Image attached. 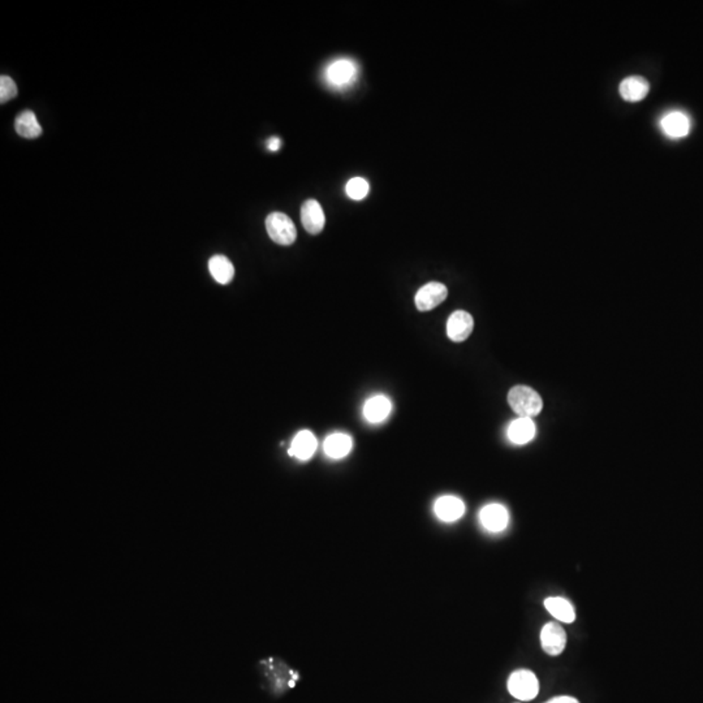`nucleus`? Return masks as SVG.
I'll return each instance as SVG.
<instances>
[{
	"mask_svg": "<svg viewBox=\"0 0 703 703\" xmlns=\"http://www.w3.org/2000/svg\"><path fill=\"white\" fill-rule=\"evenodd\" d=\"M660 127L669 139H684L691 132V119L681 111H672L662 119Z\"/></svg>",
	"mask_w": 703,
	"mask_h": 703,
	"instance_id": "10",
	"label": "nucleus"
},
{
	"mask_svg": "<svg viewBox=\"0 0 703 703\" xmlns=\"http://www.w3.org/2000/svg\"><path fill=\"white\" fill-rule=\"evenodd\" d=\"M281 141L278 137H271L267 141V149L270 152H278L281 149Z\"/></svg>",
	"mask_w": 703,
	"mask_h": 703,
	"instance_id": "23",
	"label": "nucleus"
},
{
	"mask_svg": "<svg viewBox=\"0 0 703 703\" xmlns=\"http://www.w3.org/2000/svg\"><path fill=\"white\" fill-rule=\"evenodd\" d=\"M266 230L270 239L283 246L292 245L297 237V230L292 219L283 213H271L266 217Z\"/></svg>",
	"mask_w": 703,
	"mask_h": 703,
	"instance_id": "2",
	"label": "nucleus"
},
{
	"mask_svg": "<svg viewBox=\"0 0 703 703\" xmlns=\"http://www.w3.org/2000/svg\"><path fill=\"white\" fill-rule=\"evenodd\" d=\"M14 129L19 136L27 140H34L42 134V127L37 120V116L30 110H25L16 116Z\"/></svg>",
	"mask_w": 703,
	"mask_h": 703,
	"instance_id": "14",
	"label": "nucleus"
},
{
	"mask_svg": "<svg viewBox=\"0 0 703 703\" xmlns=\"http://www.w3.org/2000/svg\"><path fill=\"white\" fill-rule=\"evenodd\" d=\"M650 85L643 77L632 76L624 78L620 82L619 93L627 102H639L649 94Z\"/></svg>",
	"mask_w": 703,
	"mask_h": 703,
	"instance_id": "13",
	"label": "nucleus"
},
{
	"mask_svg": "<svg viewBox=\"0 0 703 703\" xmlns=\"http://www.w3.org/2000/svg\"><path fill=\"white\" fill-rule=\"evenodd\" d=\"M208 270L214 281L219 284H228L235 276V267L226 256H214L208 261Z\"/></svg>",
	"mask_w": 703,
	"mask_h": 703,
	"instance_id": "19",
	"label": "nucleus"
},
{
	"mask_svg": "<svg viewBox=\"0 0 703 703\" xmlns=\"http://www.w3.org/2000/svg\"><path fill=\"white\" fill-rule=\"evenodd\" d=\"M434 512L439 520L444 523H453L464 516L465 504L461 499L447 495L435 501Z\"/></svg>",
	"mask_w": 703,
	"mask_h": 703,
	"instance_id": "11",
	"label": "nucleus"
},
{
	"mask_svg": "<svg viewBox=\"0 0 703 703\" xmlns=\"http://www.w3.org/2000/svg\"><path fill=\"white\" fill-rule=\"evenodd\" d=\"M542 649L551 656L560 655L567 645V634L560 624L547 623L540 632Z\"/></svg>",
	"mask_w": 703,
	"mask_h": 703,
	"instance_id": "5",
	"label": "nucleus"
},
{
	"mask_svg": "<svg viewBox=\"0 0 703 703\" xmlns=\"http://www.w3.org/2000/svg\"><path fill=\"white\" fill-rule=\"evenodd\" d=\"M346 191L349 198L355 201H361L369 194L370 185L362 178H353L346 182Z\"/></svg>",
	"mask_w": 703,
	"mask_h": 703,
	"instance_id": "20",
	"label": "nucleus"
},
{
	"mask_svg": "<svg viewBox=\"0 0 703 703\" xmlns=\"http://www.w3.org/2000/svg\"><path fill=\"white\" fill-rule=\"evenodd\" d=\"M508 403L514 413L523 418H532L543 409V400L536 390L527 385H516L508 392Z\"/></svg>",
	"mask_w": 703,
	"mask_h": 703,
	"instance_id": "1",
	"label": "nucleus"
},
{
	"mask_svg": "<svg viewBox=\"0 0 703 703\" xmlns=\"http://www.w3.org/2000/svg\"><path fill=\"white\" fill-rule=\"evenodd\" d=\"M390 412H391V401L382 395L371 397L366 401V404L364 407V414H365L366 420L374 422V423L384 421L388 417Z\"/></svg>",
	"mask_w": 703,
	"mask_h": 703,
	"instance_id": "18",
	"label": "nucleus"
},
{
	"mask_svg": "<svg viewBox=\"0 0 703 703\" xmlns=\"http://www.w3.org/2000/svg\"><path fill=\"white\" fill-rule=\"evenodd\" d=\"M545 607L556 620L571 624L575 620L573 604L562 597H551L545 601Z\"/></svg>",
	"mask_w": 703,
	"mask_h": 703,
	"instance_id": "15",
	"label": "nucleus"
},
{
	"mask_svg": "<svg viewBox=\"0 0 703 703\" xmlns=\"http://www.w3.org/2000/svg\"><path fill=\"white\" fill-rule=\"evenodd\" d=\"M508 691L520 701H532L538 695V678L529 669H519L513 672L508 680Z\"/></svg>",
	"mask_w": 703,
	"mask_h": 703,
	"instance_id": "3",
	"label": "nucleus"
},
{
	"mask_svg": "<svg viewBox=\"0 0 703 703\" xmlns=\"http://www.w3.org/2000/svg\"><path fill=\"white\" fill-rule=\"evenodd\" d=\"M357 65L349 59H339L329 65L327 80L333 86H346L357 77Z\"/></svg>",
	"mask_w": 703,
	"mask_h": 703,
	"instance_id": "7",
	"label": "nucleus"
},
{
	"mask_svg": "<svg viewBox=\"0 0 703 703\" xmlns=\"http://www.w3.org/2000/svg\"><path fill=\"white\" fill-rule=\"evenodd\" d=\"M301 222L310 235H320L324 228L326 217L318 201L307 200L301 207Z\"/></svg>",
	"mask_w": 703,
	"mask_h": 703,
	"instance_id": "9",
	"label": "nucleus"
},
{
	"mask_svg": "<svg viewBox=\"0 0 703 703\" xmlns=\"http://www.w3.org/2000/svg\"><path fill=\"white\" fill-rule=\"evenodd\" d=\"M546 703H580L573 697H569V695H562V697H555L550 701H547Z\"/></svg>",
	"mask_w": 703,
	"mask_h": 703,
	"instance_id": "22",
	"label": "nucleus"
},
{
	"mask_svg": "<svg viewBox=\"0 0 703 703\" xmlns=\"http://www.w3.org/2000/svg\"><path fill=\"white\" fill-rule=\"evenodd\" d=\"M17 95V86L10 76L0 77V102L5 103Z\"/></svg>",
	"mask_w": 703,
	"mask_h": 703,
	"instance_id": "21",
	"label": "nucleus"
},
{
	"mask_svg": "<svg viewBox=\"0 0 703 703\" xmlns=\"http://www.w3.org/2000/svg\"><path fill=\"white\" fill-rule=\"evenodd\" d=\"M473 317L468 311L457 310L448 320V337L455 343L465 342L470 336V333L473 331Z\"/></svg>",
	"mask_w": 703,
	"mask_h": 703,
	"instance_id": "6",
	"label": "nucleus"
},
{
	"mask_svg": "<svg viewBox=\"0 0 703 703\" xmlns=\"http://www.w3.org/2000/svg\"><path fill=\"white\" fill-rule=\"evenodd\" d=\"M479 520L482 526L491 533L503 532L510 523V514L505 507L501 504H488L482 508L479 513Z\"/></svg>",
	"mask_w": 703,
	"mask_h": 703,
	"instance_id": "8",
	"label": "nucleus"
},
{
	"mask_svg": "<svg viewBox=\"0 0 703 703\" xmlns=\"http://www.w3.org/2000/svg\"><path fill=\"white\" fill-rule=\"evenodd\" d=\"M352 438L343 433L330 435L324 442V452L329 457L343 459L352 451Z\"/></svg>",
	"mask_w": 703,
	"mask_h": 703,
	"instance_id": "17",
	"label": "nucleus"
},
{
	"mask_svg": "<svg viewBox=\"0 0 703 703\" xmlns=\"http://www.w3.org/2000/svg\"><path fill=\"white\" fill-rule=\"evenodd\" d=\"M536 435V425L532 418L519 417L508 429V438L514 444H526Z\"/></svg>",
	"mask_w": 703,
	"mask_h": 703,
	"instance_id": "16",
	"label": "nucleus"
},
{
	"mask_svg": "<svg viewBox=\"0 0 703 703\" xmlns=\"http://www.w3.org/2000/svg\"><path fill=\"white\" fill-rule=\"evenodd\" d=\"M447 296L448 289L444 284L431 281L418 289L416 294V307L420 311H430L439 307Z\"/></svg>",
	"mask_w": 703,
	"mask_h": 703,
	"instance_id": "4",
	"label": "nucleus"
},
{
	"mask_svg": "<svg viewBox=\"0 0 703 703\" xmlns=\"http://www.w3.org/2000/svg\"><path fill=\"white\" fill-rule=\"evenodd\" d=\"M317 447L318 442L314 434L309 430H302L294 436L288 453L298 460L307 461L313 457Z\"/></svg>",
	"mask_w": 703,
	"mask_h": 703,
	"instance_id": "12",
	"label": "nucleus"
}]
</instances>
